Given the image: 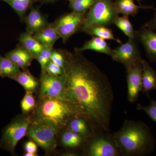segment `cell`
I'll list each match as a JSON object with an SVG mask.
<instances>
[{"mask_svg": "<svg viewBox=\"0 0 156 156\" xmlns=\"http://www.w3.org/2000/svg\"><path fill=\"white\" fill-rule=\"evenodd\" d=\"M142 67V92L144 93L156 90V72L148 62L141 61Z\"/></svg>", "mask_w": 156, "mask_h": 156, "instance_id": "9a60e30c", "label": "cell"}, {"mask_svg": "<svg viewBox=\"0 0 156 156\" xmlns=\"http://www.w3.org/2000/svg\"><path fill=\"white\" fill-rule=\"evenodd\" d=\"M114 24L128 37V38L135 39L136 31L134 30L128 16H118L115 20Z\"/></svg>", "mask_w": 156, "mask_h": 156, "instance_id": "d4e9b609", "label": "cell"}, {"mask_svg": "<svg viewBox=\"0 0 156 156\" xmlns=\"http://www.w3.org/2000/svg\"><path fill=\"white\" fill-rule=\"evenodd\" d=\"M38 1L43 3H51L55 2L59 0H38Z\"/></svg>", "mask_w": 156, "mask_h": 156, "instance_id": "e575fe53", "label": "cell"}, {"mask_svg": "<svg viewBox=\"0 0 156 156\" xmlns=\"http://www.w3.org/2000/svg\"><path fill=\"white\" fill-rule=\"evenodd\" d=\"M79 52L91 50L112 56L113 49L110 47L105 40L97 37L93 36L91 40L86 42L80 48H76Z\"/></svg>", "mask_w": 156, "mask_h": 156, "instance_id": "2e32d148", "label": "cell"}, {"mask_svg": "<svg viewBox=\"0 0 156 156\" xmlns=\"http://www.w3.org/2000/svg\"><path fill=\"white\" fill-rule=\"evenodd\" d=\"M37 153H35L32 152H26L25 154H24V156H37Z\"/></svg>", "mask_w": 156, "mask_h": 156, "instance_id": "d590c367", "label": "cell"}, {"mask_svg": "<svg viewBox=\"0 0 156 156\" xmlns=\"http://www.w3.org/2000/svg\"><path fill=\"white\" fill-rule=\"evenodd\" d=\"M66 76L51 75L42 71L40 80V98H55L65 99Z\"/></svg>", "mask_w": 156, "mask_h": 156, "instance_id": "52a82bcc", "label": "cell"}, {"mask_svg": "<svg viewBox=\"0 0 156 156\" xmlns=\"http://www.w3.org/2000/svg\"><path fill=\"white\" fill-rule=\"evenodd\" d=\"M5 57L23 69L28 67L34 58L33 56L21 46L7 53Z\"/></svg>", "mask_w": 156, "mask_h": 156, "instance_id": "5bb4252c", "label": "cell"}, {"mask_svg": "<svg viewBox=\"0 0 156 156\" xmlns=\"http://www.w3.org/2000/svg\"><path fill=\"white\" fill-rule=\"evenodd\" d=\"M116 144L104 136H97L89 144L88 153L91 156H115L119 154Z\"/></svg>", "mask_w": 156, "mask_h": 156, "instance_id": "8fae6325", "label": "cell"}, {"mask_svg": "<svg viewBox=\"0 0 156 156\" xmlns=\"http://www.w3.org/2000/svg\"><path fill=\"white\" fill-rule=\"evenodd\" d=\"M77 117L66 101L55 98H40L32 120L46 123L58 131L67 126L69 121Z\"/></svg>", "mask_w": 156, "mask_h": 156, "instance_id": "3957f363", "label": "cell"}, {"mask_svg": "<svg viewBox=\"0 0 156 156\" xmlns=\"http://www.w3.org/2000/svg\"><path fill=\"white\" fill-rule=\"evenodd\" d=\"M83 32L92 36L98 37L105 40H113L119 44H122V41L115 37L113 32L108 27L94 26L87 28Z\"/></svg>", "mask_w": 156, "mask_h": 156, "instance_id": "44dd1931", "label": "cell"}, {"mask_svg": "<svg viewBox=\"0 0 156 156\" xmlns=\"http://www.w3.org/2000/svg\"><path fill=\"white\" fill-rule=\"evenodd\" d=\"M85 15L73 11L62 15L53 23L64 43L67 41L70 37L80 30Z\"/></svg>", "mask_w": 156, "mask_h": 156, "instance_id": "ba28073f", "label": "cell"}, {"mask_svg": "<svg viewBox=\"0 0 156 156\" xmlns=\"http://www.w3.org/2000/svg\"><path fill=\"white\" fill-rule=\"evenodd\" d=\"M45 70L51 75L60 76L64 74L63 69L50 60L46 66Z\"/></svg>", "mask_w": 156, "mask_h": 156, "instance_id": "4dcf8cb0", "label": "cell"}, {"mask_svg": "<svg viewBox=\"0 0 156 156\" xmlns=\"http://www.w3.org/2000/svg\"><path fill=\"white\" fill-rule=\"evenodd\" d=\"M33 36L44 47H53L55 42L61 38L53 23Z\"/></svg>", "mask_w": 156, "mask_h": 156, "instance_id": "e0dca14e", "label": "cell"}, {"mask_svg": "<svg viewBox=\"0 0 156 156\" xmlns=\"http://www.w3.org/2000/svg\"><path fill=\"white\" fill-rule=\"evenodd\" d=\"M136 1H137V2H138L139 3L140 5H141V4H140V0H136Z\"/></svg>", "mask_w": 156, "mask_h": 156, "instance_id": "8d00e7d4", "label": "cell"}, {"mask_svg": "<svg viewBox=\"0 0 156 156\" xmlns=\"http://www.w3.org/2000/svg\"><path fill=\"white\" fill-rule=\"evenodd\" d=\"M19 40L21 47L31 53L34 58L38 56L44 48L33 35L27 32L21 34Z\"/></svg>", "mask_w": 156, "mask_h": 156, "instance_id": "ac0fdd59", "label": "cell"}, {"mask_svg": "<svg viewBox=\"0 0 156 156\" xmlns=\"http://www.w3.org/2000/svg\"><path fill=\"white\" fill-rule=\"evenodd\" d=\"M0 76H1V70H0Z\"/></svg>", "mask_w": 156, "mask_h": 156, "instance_id": "74e56055", "label": "cell"}, {"mask_svg": "<svg viewBox=\"0 0 156 156\" xmlns=\"http://www.w3.org/2000/svg\"><path fill=\"white\" fill-rule=\"evenodd\" d=\"M1 76L13 79L21 71L20 69L9 58L0 55Z\"/></svg>", "mask_w": 156, "mask_h": 156, "instance_id": "7402d4cb", "label": "cell"}, {"mask_svg": "<svg viewBox=\"0 0 156 156\" xmlns=\"http://www.w3.org/2000/svg\"><path fill=\"white\" fill-rule=\"evenodd\" d=\"M112 58L122 63L126 68L141 63L142 60L135 39L128 38L125 44L113 50Z\"/></svg>", "mask_w": 156, "mask_h": 156, "instance_id": "9c48e42d", "label": "cell"}, {"mask_svg": "<svg viewBox=\"0 0 156 156\" xmlns=\"http://www.w3.org/2000/svg\"><path fill=\"white\" fill-rule=\"evenodd\" d=\"M136 39L142 44L151 60L156 62V33L143 25L135 32Z\"/></svg>", "mask_w": 156, "mask_h": 156, "instance_id": "7c38bea8", "label": "cell"}, {"mask_svg": "<svg viewBox=\"0 0 156 156\" xmlns=\"http://www.w3.org/2000/svg\"><path fill=\"white\" fill-rule=\"evenodd\" d=\"M137 109L144 111L153 121L156 123V101L151 100L150 104L144 106L140 104L137 105Z\"/></svg>", "mask_w": 156, "mask_h": 156, "instance_id": "f546056e", "label": "cell"}, {"mask_svg": "<svg viewBox=\"0 0 156 156\" xmlns=\"http://www.w3.org/2000/svg\"><path fill=\"white\" fill-rule=\"evenodd\" d=\"M97 0H72L69 1V7L73 11L86 14Z\"/></svg>", "mask_w": 156, "mask_h": 156, "instance_id": "4316f807", "label": "cell"}, {"mask_svg": "<svg viewBox=\"0 0 156 156\" xmlns=\"http://www.w3.org/2000/svg\"><path fill=\"white\" fill-rule=\"evenodd\" d=\"M60 50L65 61V99L92 130L108 131L114 98L108 78L81 52Z\"/></svg>", "mask_w": 156, "mask_h": 156, "instance_id": "6da1fadb", "label": "cell"}, {"mask_svg": "<svg viewBox=\"0 0 156 156\" xmlns=\"http://www.w3.org/2000/svg\"><path fill=\"white\" fill-rule=\"evenodd\" d=\"M12 79L21 85L27 92H34L39 85L37 80L28 71L20 72Z\"/></svg>", "mask_w": 156, "mask_h": 156, "instance_id": "ffe728a7", "label": "cell"}, {"mask_svg": "<svg viewBox=\"0 0 156 156\" xmlns=\"http://www.w3.org/2000/svg\"><path fill=\"white\" fill-rule=\"evenodd\" d=\"M83 138L82 135L69 130L65 132L62 136V143L66 147H77L82 144Z\"/></svg>", "mask_w": 156, "mask_h": 156, "instance_id": "484cf974", "label": "cell"}, {"mask_svg": "<svg viewBox=\"0 0 156 156\" xmlns=\"http://www.w3.org/2000/svg\"><path fill=\"white\" fill-rule=\"evenodd\" d=\"M58 132L50 125L32 120L27 134L37 145L45 151H51L56 148Z\"/></svg>", "mask_w": 156, "mask_h": 156, "instance_id": "8992f818", "label": "cell"}, {"mask_svg": "<svg viewBox=\"0 0 156 156\" xmlns=\"http://www.w3.org/2000/svg\"><path fill=\"white\" fill-rule=\"evenodd\" d=\"M24 150L27 152L37 153V146L34 141H29L24 145Z\"/></svg>", "mask_w": 156, "mask_h": 156, "instance_id": "d6a6232c", "label": "cell"}, {"mask_svg": "<svg viewBox=\"0 0 156 156\" xmlns=\"http://www.w3.org/2000/svg\"><path fill=\"white\" fill-rule=\"evenodd\" d=\"M20 104L23 113L29 112L34 108L36 101L33 95L32 92L26 91V93L21 101Z\"/></svg>", "mask_w": 156, "mask_h": 156, "instance_id": "83f0119b", "label": "cell"}, {"mask_svg": "<svg viewBox=\"0 0 156 156\" xmlns=\"http://www.w3.org/2000/svg\"><path fill=\"white\" fill-rule=\"evenodd\" d=\"M119 15L114 0H97L85 14L80 30L83 32L94 26L113 25Z\"/></svg>", "mask_w": 156, "mask_h": 156, "instance_id": "277c9868", "label": "cell"}, {"mask_svg": "<svg viewBox=\"0 0 156 156\" xmlns=\"http://www.w3.org/2000/svg\"><path fill=\"white\" fill-rule=\"evenodd\" d=\"M144 26L150 29L153 31L156 30V11L154 14L152 19L151 20L148 22L146 23L144 25Z\"/></svg>", "mask_w": 156, "mask_h": 156, "instance_id": "836d02e7", "label": "cell"}, {"mask_svg": "<svg viewBox=\"0 0 156 156\" xmlns=\"http://www.w3.org/2000/svg\"><path fill=\"white\" fill-rule=\"evenodd\" d=\"M11 6L20 18L23 17L27 11L38 0H2Z\"/></svg>", "mask_w": 156, "mask_h": 156, "instance_id": "cb8c5ba5", "label": "cell"}, {"mask_svg": "<svg viewBox=\"0 0 156 156\" xmlns=\"http://www.w3.org/2000/svg\"><path fill=\"white\" fill-rule=\"evenodd\" d=\"M69 130L87 137L90 134L88 123L81 117H76L71 119L68 123Z\"/></svg>", "mask_w": 156, "mask_h": 156, "instance_id": "603a6c76", "label": "cell"}, {"mask_svg": "<svg viewBox=\"0 0 156 156\" xmlns=\"http://www.w3.org/2000/svg\"><path fill=\"white\" fill-rule=\"evenodd\" d=\"M50 60L56 64L58 65L64 69L65 67V58L63 54L62 53L61 50H59L58 51L56 50H53L51 54Z\"/></svg>", "mask_w": 156, "mask_h": 156, "instance_id": "1f68e13d", "label": "cell"}, {"mask_svg": "<svg viewBox=\"0 0 156 156\" xmlns=\"http://www.w3.org/2000/svg\"></svg>", "mask_w": 156, "mask_h": 156, "instance_id": "ab89813d", "label": "cell"}, {"mask_svg": "<svg viewBox=\"0 0 156 156\" xmlns=\"http://www.w3.org/2000/svg\"><path fill=\"white\" fill-rule=\"evenodd\" d=\"M69 1H72V0H68Z\"/></svg>", "mask_w": 156, "mask_h": 156, "instance_id": "f35d334b", "label": "cell"}, {"mask_svg": "<svg viewBox=\"0 0 156 156\" xmlns=\"http://www.w3.org/2000/svg\"><path fill=\"white\" fill-rule=\"evenodd\" d=\"M127 71L128 100L135 101L142 91V67L141 63L126 69Z\"/></svg>", "mask_w": 156, "mask_h": 156, "instance_id": "30bf717a", "label": "cell"}, {"mask_svg": "<svg viewBox=\"0 0 156 156\" xmlns=\"http://www.w3.org/2000/svg\"><path fill=\"white\" fill-rule=\"evenodd\" d=\"M53 47H44L41 53L35 57L41 67L42 71L45 70L46 66L50 60Z\"/></svg>", "mask_w": 156, "mask_h": 156, "instance_id": "f1b7e54d", "label": "cell"}, {"mask_svg": "<svg viewBox=\"0 0 156 156\" xmlns=\"http://www.w3.org/2000/svg\"><path fill=\"white\" fill-rule=\"evenodd\" d=\"M32 119L28 116H20L12 120L3 131L0 147L12 154L18 142L27 134Z\"/></svg>", "mask_w": 156, "mask_h": 156, "instance_id": "5b68a950", "label": "cell"}, {"mask_svg": "<svg viewBox=\"0 0 156 156\" xmlns=\"http://www.w3.org/2000/svg\"><path fill=\"white\" fill-rule=\"evenodd\" d=\"M114 138L118 148L126 155L146 154L153 144L149 129L140 122L126 121L119 131L114 134Z\"/></svg>", "mask_w": 156, "mask_h": 156, "instance_id": "7a4b0ae2", "label": "cell"}, {"mask_svg": "<svg viewBox=\"0 0 156 156\" xmlns=\"http://www.w3.org/2000/svg\"><path fill=\"white\" fill-rule=\"evenodd\" d=\"M27 32L31 34H35L50 25L39 9L32 7L27 15L24 18Z\"/></svg>", "mask_w": 156, "mask_h": 156, "instance_id": "4fadbf2b", "label": "cell"}, {"mask_svg": "<svg viewBox=\"0 0 156 156\" xmlns=\"http://www.w3.org/2000/svg\"><path fill=\"white\" fill-rule=\"evenodd\" d=\"M115 4L119 14L128 16H135L140 9H154L151 6L137 5L134 3V0H116Z\"/></svg>", "mask_w": 156, "mask_h": 156, "instance_id": "d6986e66", "label": "cell"}]
</instances>
